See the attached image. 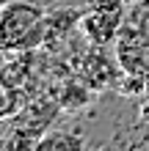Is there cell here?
Here are the masks:
<instances>
[{
    "mask_svg": "<svg viewBox=\"0 0 149 151\" xmlns=\"http://www.w3.org/2000/svg\"><path fill=\"white\" fill-rule=\"evenodd\" d=\"M86 80H89V88H105L110 83V74H113V60L102 52H91L86 58Z\"/></svg>",
    "mask_w": 149,
    "mask_h": 151,
    "instance_id": "obj_4",
    "label": "cell"
},
{
    "mask_svg": "<svg viewBox=\"0 0 149 151\" xmlns=\"http://www.w3.org/2000/svg\"><path fill=\"white\" fill-rule=\"evenodd\" d=\"M121 3H138V0H121Z\"/></svg>",
    "mask_w": 149,
    "mask_h": 151,
    "instance_id": "obj_8",
    "label": "cell"
},
{
    "mask_svg": "<svg viewBox=\"0 0 149 151\" xmlns=\"http://www.w3.org/2000/svg\"><path fill=\"white\" fill-rule=\"evenodd\" d=\"M17 113H22V93L17 91V85H11V83H6L3 85V118L8 121L11 115H17Z\"/></svg>",
    "mask_w": 149,
    "mask_h": 151,
    "instance_id": "obj_6",
    "label": "cell"
},
{
    "mask_svg": "<svg viewBox=\"0 0 149 151\" xmlns=\"http://www.w3.org/2000/svg\"><path fill=\"white\" fill-rule=\"evenodd\" d=\"M83 19V8H72V6H55L44 11V33H47V44L58 41L69 36Z\"/></svg>",
    "mask_w": 149,
    "mask_h": 151,
    "instance_id": "obj_3",
    "label": "cell"
},
{
    "mask_svg": "<svg viewBox=\"0 0 149 151\" xmlns=\"http://www.w3.org/2000/svg\"><path fill=\"white\" fill-rule=\"evenodd\" d=\"M138 121H141V124H149V96L141 102V107H138Z\"/></svg>",
    "mask_w": 149,
    "mask_h": 151,
    "instance_id": "obj_7",
    "label": "cell"
},
{
    "mask_svg": "<svg viewBox=\"0 0 149 151\" xmlns=\"http://www.w3.org/2000/svg\"><path fill=\"white\" fill-rule=\"evenodd\" d=\"M124 6L121 0H94L89 8H83L80 30L94 47H105V44L116 41L124 25Z\"/></svg>",
    "mask_w": 149,
    "mask_h": 151,
    "instance_id": "obj_1",
    "label": "cell"
},
{
    "mask_svg": "<svg viewBox=\"0 0 149 151\" xmlns=\"http://www.w3.org/2000/svg\"><path fill=\"white\" fill-rule=\"evenodd\" d=\"M44 22V8L31 0H8L0 8V44L11 52L17 41H22L31 30Z\"/></svg>",
    "mask_w": 149,
    "mask_h": 151,
    "instance_id": "obj_2",
    "label": "cell"
},
{
    "mask_svg": "<svg viewBox=\"0 0 149 151\" xmlns=\"http://www.w3.org/2000/svg\"><path fill=\"white\" fill-rule=\"evenodd\" d=\"M83 146H86V140L77 135V132L55 129V132H47V135L39 137L36 151H77V148H83Z\"/></svg>",
    "mask_w": 149,
    "mask_h": 151,
    "instance_id": "obj_5",
    "label": "cell"
}]
</instances>
